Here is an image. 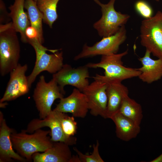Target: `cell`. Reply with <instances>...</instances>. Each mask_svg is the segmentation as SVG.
<instances>
[{"label":"cell","instance_id":"cell-1","mask_svg":"<svg viewBox=\"0 0 162 162\" xmlns=\"http://www.w3.org/2000/svg\"><path fill=\"white\" fill-rule=\"evenodd\" d=\"M50 133V130L40 129L29 134L24 130L19 133L14 131L10 137L13 148L17 153L27 160L31 161L33 154L44 152L52 146L53 142L48 136Z\"/></svg>","mask_w":162,"mask_h":162},{"label":"cell","instance_id":"cell-2","mask_svg":"<svg viewBox=\"0 0 162 162\" xmlns=\"http://www.w3.org/2000/svg\"><path fill=\"white\" fill-rule=\"evenodd\" d=\"M12 22L0 26V72L4 76L19 64L20 46Z\"/></svg>","mask_w":162,"mask_h":162},{"label":"cell","instance_id":"cell-3","mask_svg":"<svg viewBox=\"0 0 162 162\" xmlns=\"http://www.w3.org/2000/svg\"><path fill=\"white\" fill-rule=\"evenodd\" d=\"M27 43L33 47L36 60L33 69L27 76L30 88L37 76L41 72L46 71L53 74L59 70L64 65L63 52L58 50H50L44 46L38 38L28 39Z\"/></svg>","mask_w":162,"mask_h":162},{"label":"cell","instance_id":"cell-4","mask_svg":"<svg viewBox=\"0 0 162 162\" xmlns=\"http://www.w3.org/2000/svg\"><path fill=\"white\" fill-rule=\"evenodd\" d=\"M128 52V50L118 53L102 56L100 61L97 63H89L85 65L88 68H100L104 70V76L109 79L120 82L138 77L141 72L137 68L124 66L122 58Z\"/></svg>","mask_w":162,"mask_h":162},{"label":"cell","instance_id":"cell-5","mask_svg":"<svg viewBox=\"0 0 162 162\" xmlns=\"http://www.w3.org/2000/svg\"><path fill=\"white\" fill-rule=\"evenodd\" d=\"M141 45L154 56L162 59V11L141 22Z\"/></svg>","mask_w":162,"mask_h":162},{"label":"cell","instance_id":"cell-6","mask_svg":"<svg viewBox=\"0 0 162 162\" xmlns=\"http://www.w3.org/2000/svg\"><path fill=\"white\" fill-rule=\"evenodd\" d=\"M93 0L101 8V17L93 26L101 37H107L114 34L129 19V15L115 10L114 4L116 0H110L106 4L101 3L99 0Z\"/></svg>","mask_w":162,"mask_h":162},{"label":"cell","instance_id":"cell-7","mask_svg":"<svg viewBox=\"0 0 162 162\" xmlns=\"http://www.w3.org/2000/svg\"><path fill=\"white\" fill-rule=\"evenodd\" d=\"M64 94L57 82L52 78L47 82L41 76L34 88L33 97L39 113L40 118L44 119L51 111L55 100L64 98Z\"/></svg>","mask_w":162,"mask_h":162},{"label":"cell","instance_id":"cell-8","mask_svg":"<svg viewBox=\"0 0 162 162\" xmlns=\"http://www.w3.org/2000/svg\"><path fill=\"white\" fill-rule=\"evenodd\" d=\"M126 38V30L125 25H124L115 34L103 38L92 46L84 44L81 52L74 57V59L77 60L98 55L116 54L120 45L124 42Z\"/></svg>","mask_w":162,"mask_h":162},{"label":"cell","instance_id":"cell-9","mask_svg":"<svg viewBox=\"0 0 162 162\" xmlns=\"http://www.w3.org/2000/svg\"><path fill=\"white\" fill-rule=\"evenodd\" d=\"M88 68L85 65L73 68L68 64H64L62 68L52 74V79L58 83L62 92L65 94L64 87L69 85L82 92L89 84Z\"/></svg>","mask_w":162,"mask_h":162},{"label":"cell","instance_id":"cell-10","mask_svg":"<svg viewBox=\"0 0 162 162\" xmlns=\"http://www.w3.org/2000/svg\"><path fill=\"white\" fill-rule=\"evenodd\" d=\"M45 127L50 128L51 140L52 142H63L69 145L76 144V137H68L64 133L61 124L58 111L53 110L44 119H33L28 124L25 130L28 133L32 134Z\"/></svg>","mask_w":162,"mask_h":162},{"label":"cell","instance_id":"cell-11","mask_svg":"<svg viewBox=\"0 0 162 162\" xmlns=\"http://www.w3.org/2000/svg\"><path fill=\"white\" fill-rule=\"evenodd\" d=\"M106 87V82L94 80L82 92L87 98L90 113L93 116H100L106 118L108 102Z\"/></svg>","mask_w":162,"mask_h":162},{"label":"cell","instance_id":"cell-12","mask_svg":"<svg viewBox=\"0 0 162 162\" xmlns=\"http://www.w3.org/2000/svg\"><path fill=\"white\" fill-rule=\"evenodd\" d=\"M27 64L17 66L10 72V78L0 103L14 100L28 92L30 88L26 73Z\"/></svg>","mask_w":162,"mask_h":162},{"label":"cell","instance_id":"cell-13","mask_svg":"<svg viewBox=\"0 0 162 162\" xmlns=\"http://www.w3.org/2000/svg\"><path fill=\"white\" fill-rule=\"evenodd\" d=\"M94 80L106 82L107 83L106 92L108 102L106 118H110L112 116L118 112L124 98L128 95V88L122 84V82L105 77L98 74L93 77Z\"/></svg>","mask_w":162,"mask_h":162},{"label":"cell","instance_id":"cell-14","mask_svg":"<svg viewBox=\"0 0 162 162\" xmlns=\"http://www.w3.org/2000/svg\"><path fill=\"white\" fill-rule=\"evenodd\" d=\"M54 110L71 113L75 117L84 118L89 110L87 98L82 92L75 88L69 96L60 99Z\"/></svg>","mask_w":162,"mask_h":162},{"label":"cell","instance_id":"cell-15","mask_svg":"<svg viewBox=\"0 0 162 162\" xmlns=\"http://www.w3.org/2000/svg\"><path fill=\"white\" fill-rule=\"evenodd\" d=\"M0 114V162L11 161L13 159L26 161V159L14 151L10 136L14 131L7 125L1 111Z\"/></svg>","mask_w":162,"mask_h":162},{"label":"cell","instance_id":"cell-16","mask_svg":"<svg viewBox=\"0 0 162 162\" xmlns=\"http://www.w3.org/2000/svg\"><path fill=\"white\" fill-rule=\"evenodd\" d=\"M69 146L63 142H53L45 151L33 154L32 159L34 162H71L73 155Z\"/></svg>","mask_w":162,"mask_h":162},{"label":"cell","instance_id":"cell-17","mask_svg":"<svg viewBox=\"0 0 162 162\" xmlns=\"http://www.w3.org/2000/svg\"><path fill=\"white\" fill-rule=\"evenodd\" d=\"M151 54L146 50L144 56L139 58L142 66L137 68L141 72L138 77L148 84H151L162 78V59H153L151 57Z\"/></svg>","mask_w":162,"mask_h":162},{"label":"cell","instance_id":"cell-18","mask_svg":"<svg viewBox=\"0 0 162 162\" xmlns=\"http://www.w3.org/2000/svg\"><path fill=\"white\" fill-rule=\"evenodd\" d=\"M25 1L14 0L13 4L9 7L10 11L9 14L13 28L16 32L20 33L22 41L26 43L28 39L25 30L30 24L27 14L24 10Z\"/></svg>","mask_w":162,"mask_h":162},{"label":"cell","instance_id":"cell-19","mask_svg":"<svg viewBox=\"0 0 162 162\" xmlns=\"http://www.w3.org/2000/svg\"><path fill=\"white\" fill-rule=\"evenodd\" d=\"M110 119L115 124L117 137L122 140L128 141L136 138L140 132V125L118 111L113 115Z\"/></svg>","mask_w":162,"mask_h":162},{"label":"cell","instance_id":"cell-20","mask_svg":"<svg viewBox=\"0 0 162 162\" xmlns=\"http://www.w3.org/2000/svg\"><path fill=\"white\" fill-rule=\"evenodd\" d=\"M24 7L27 11L30 26L37 30L38 39L42 44L44 42L42 27L43 14L38 8L36 2L34 0H25Z\"/></svg>","mask_w":162,"mask_h":162},{"label":"cell","instance_id":"cell-21","mask_svg":"<svg viewBox=\"0 0 162 162\" xmlns=\"http://www.w3.org/2000/svg\"><path fill=\"white\" fill-rule=\"evenodd\" d=\"M118 111L140 126L143 118L141 106L128 95L124 98Z\"/></svg>","mask_w":162,"mask_h":162},{"label":"cell","instance_id":"cell-22","mask_svg":"<svg viewBox=\"0 0 162 162\" xmlns=\"http://www.w3.org/2000/svg\"><path fill=\"white\" fill-rule=\"evenodd\" d=\"M59 0H37V5L43 16V21L50 28L58 17L57 5Z\"/></svg>","mask_w":162,"mask_h":162},{"label":"cell","instance_id":"cell-23","mask_svg":"<svg viewBox=\"0 0 162 162\" xmlns=\"http://www.w3.org/2000/svg\"><path fill=\"white\" fill-rule=\"evenodd\" d=\"M58 112L60 123L64 133L68 137L74 136L77 129V122L74 116H70L66 113Z\"/></svg>","mask_w":162,"mask_h":162},{"label":"cell","instance_id":"cell-24","mask_svg":"<svg viewBox=\"0 0 162 162\" xmlns=\"http://www.w3.org/2000/svg\"><path fill=\"white\" fill-rule=\"evenodd\" d=\"M99 143L97 140L96 143L93 146V150L90 155L83 154L76 147L73 148L77 154L81 162H104V161L101 157L99 152Z\"/></svg>","mask_w":162,"mask_h":162},{"label":"cell","instance_id":"cell-25","mask_svg":"<svg viewBox=\"0 0 162 162\" xmlns=\"http://www.w3.org/2000/svg\"><path fill=\"white\" fill-rule=\"evenodd\" d=\"M136 11L145 19L150 18L152 16L153 10L149 4L146 1L140 0L135 4Z\"/></svg>","mask_w":162,"mask_h":162},{"label":"cell","instance_id":"cell-26","mask_svg":"<svg viewBox=\"0 0 162 162\" xmlns=\"http://www.w3.org/2000/svg\"><path fill=\"white\" fill-rule=\"evenodd\" d=\"M25 34L28 39L38 38V34L37 30L31 26L26 28L25 30Z\"/></svg>","mask_w":162,"mask_h":162},{"label":"cell","instance_id":"cell-27","mask_svg":"<svg viewBox=\"0 0 162 162\" xmlns=\"http://www.w3.org/2000/svg\"><path fill=\"white\" fill-rule=\"evenodd\" d=\"M150 162H162V153Z\"/></svg>","mask_w":162,"mask_h":162},{"label":"cell","instance_id":"cell-28","mask_svg":"<svg viewBox=\"0 0 162 162\" xmlns=\"http://www.w3.org/2000/svg\"><path fill=\"white\" fill-rule=\"evenodd\" d=\"M157 1H159V0H155Z\"/></svg>","mask_w":162,"mask_h":162},{"label":"cell","instance_id":"cell-29","mask_svg":"<svg viewBox=\"0 0 162 162\" xmlns=\"http://www.w3.org/2000/svg\"><path fill=\"white\" fill-rule=\"evenodd\" d=\"M34 0L36 1L37 0Z\"/></svg>","mask_w":162,"mask_h":162}]
</instances>
